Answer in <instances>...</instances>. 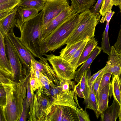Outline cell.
<instances>
[{
  "label": "cell",
  "mask_w": 121,
  "mask_h": 121,
  "mask_svg": "<svg viewBox=\"0 0 121 121\" xmlns=\"http://www.w3.org/2000/svg\"><path fill=\"white\" fill-rule=\"evenodd\" d=\"M43 12L20 26L21 36L18 38L21 43L35 56L42 59L46 54L41 30Z\"/></svg>",
  "instance_id": "1"
},
{
  "label": "cell",
  "mask_w": 121,
  "mask_h": 121,
  "mask_svg": "<svg viewBox=\"0 0 121 121\" xmlns=\"http://www.w3.org/2000/svg\"><path fill=\"white\" fill-rule=\"evenodd\" d=\"M80 19L79 14L73 13L44 38L43 41L46 53L54 52L65 44Z\"/></svg>",
  "instance_id": "2"
},
{
  "label": "cell",
  "mask_w": 121,
  "mask_h": 121,
  "mask_svg": "<svg viewBox=\"0 0 121 121\" xmlns=\"http://www.w3.org/2000/svg\"><path fill=\"white\" fill-rule=\"evenodd\" d=\"M80 20L73 32L66 41V47L87 38H94L95 27L100 20L99 13L91 12L86 10L79 13Z\"/></svg>",
  "instance_id": "3"
},
{
  "label": "cell",
  "mask_w": 121,
  "mask_h": 121,
  "mask_svg": "<svg viewBox=\"0 0 121 121\" xmlns=\"http://www.w3.org/2000/svg\"><path fill=\"white\" fill-rule=\"evenodd\" d=\"M2 84L6 96V104L3 108L5 121H18L24 99L19 84L10 80L9 83Z\"/></svg>",
  "instance_id": "4"
},
{
  "label": "cell",
  "mask_w": 121,
  "mask_h": 121,
  "mask_svg": "<svg viewBox=\"0 0 121 121\" xmlns=\"http://www.w3.org/2000/svg\"><path fill=\"white\" fill-rule=\"evenodd\" d=\"M39 88L32 94V100L28 111V121H47L46 109L49 101V97L42 93Z\"/></svg>",
  "instance_id": "5"
},
{
  "label": "cell",
  "mask_w": 121,
  "mask_h": 121,
  "mask_svg": "<svg viewBox=\"0 0 121 121\" xmlns=\"http://www.w3.org/2000/svg\"><path fill=\"white\" fill-rule=\"evenodd\" d=\"M5 42L8 60L13 73V81L18 83L25 78L26 72L16 50L7 35L5 37Z\"/></svg>",
  "instance_id": "6"
},
{
  "label": "cell",
  "mask_w": 121,
  "mask_h": 121,
  "mask_svg": "<svg viewBox=\"0 0 121 121\" xmlns=\"http://www.w3.org/2000/svg\"><path fill=\"white\" fill-rule=\"evenodd\" d=\"M52 66L57 79L62 78L72 80L74 79L76 70L69 62L53 54L45 55Z\"/></svg>",
  "instance_id": "7"
},
{
  "label": "cell",
  "mask_w": 121,
  "mask_h": 121,
  "mask_svg": "<svg viewBox=\"0 0 121 121\" xmlns=\"http://www.w3.org/2000/svg\"><path fill=\"white\" fill-rule=\"evenodd\" d=\"M69 5L68 0H47L43 10L42 31Z\"/></svg>",
  "instance_id": "8"
},
{
  "label": "cell",
  "mask_w": 121,
  "mask_h": 121,
  "mask_svg": "<svg viewBox=\"0 0 121 121\" xmlns=\"http://www.w3.org/2000/svg\"><path fill=\"white\" fill-rule=\"evenodd\" d=\"M77 95L75 91V87L73 91L67 92H63L54 96H49V101L46 109L48 117L52 108L56 105L68 106L76 110L78 106H79L77 98Z\"/></svg>",
  "instance_id": "9"
},
{
  "label": "cell",
  "mask_w": 121,
  "mask_h": 121,
  "mask_svg": "<svg viewBox=\"0 0 121 121\" xmlns=\"http://www.w3.org/2000/svg\"><path fill=\"white\" fill-rule=\"evenodd\" d=\"M12 28L7 35L16 50L26 75L31 71V60L35 59V56L21 43L18 37L15 35Z\"/></svg>",
  "instance_id": "10"
},
{
  "label": "cell",
  "mask_w": 121,
  "mask_h": 121,
  "mask_svg": "<svg viewBox=\"0 0 121 121\" xmlns=\"http://www.w3.org/2000/svg\"><path fill=\"white\" fill-rule=\"evenodd\" d=\"M76 13L72 6L69 5L53 19L42 31L44 39L63 22L73 13Z\"/></svg>",
  "instance_id": "11"
},
{
  "label": "cell",
  "mask_w": 121,
  "mask_h": 121,
  "mask_svg": "<svg viewBox=\"0 0 121 121\" xmlns=\"http://www.w3.org/2000/svg\"><path fill=\"white\" fill-rule=\"evenodd\" d=\"M108 60L103 70V74L111 73L115 76L121 74V55L118 54L113 46L111 47Z\"/></svg>",
  "instance_id": "12"
},
{
  "label": "cell",
  "mask_w": 121,
  "mask_h": 121,
  "mask_svg": "<svg viewBox=\"0 0 121 121\" xmlns=\"http://www.w3.org/2000/svg\"><path fill=\"white\" fill-rule=\"evenodd\" d=\"M0 71L9 80L13 81L12 69L6 53L5 37L0 31Z\"/></svg>",
  "instance_id": "13"
},
{
  "label": "cell",
  "mask_w": 121,
  "mask_h": 121,
  "mask_svg": "<svg viewBox=\"0 0 121 121\" xmlns=\"http://www.w3.org/2000/svg\"><path fill=\"white\" fill-rule=\"evenodd\" d=\"M102 121H116L119 117L121 121V105L114 99L112 105L103 111L100 114Z\"/></svg>",
  "instance_id": "14"
},
{
  "label": "cell",
  "mask_w": 121,
  "mask_h": 121,
  "mask_svg": "<svg viewBox=\"0 0 121 121\" xmlns=\"http://www.w3.org/2000/svg\"><path fill=\"white\" fill-rule=\"evenodd\" d=\"M39 12L33 8L17 6V17L15 26H20L32 19L39 13Z\"/></svg>",
  "instance_id": "15"
},
{
  "label": "cell",
  "mask_w": 121,
  "mask_h": 121,
  "mask_svg": "<svg viewBox=\"0 0 121 121\" xmlns=\"http://www.w3.org/2000/svg\"><path fill=\"white\" fill-rule=\"evenodd\" d=\"M17 10V6L11 13L0 20V31L5 37L15 26Z\"/></svg>",
  "instance_id": "16"
},
{
  "label": "cell",
  "mask_w": 121,
  "mask_h": 121,
  "mask_svg": "<svg viewBox=\"0 0 121 121\" xmlns=\"http://www.w3.org/2000/svg\"><path fill=\"white\" fill-rule=\"evenodd\" d=\"M101 50V48L100 47L97 46L95 48L87 59L83 63L82 66L76 71L74 79L75 82H79L84 72L85 71H87V72L89 71L92 63Z\"/></svg>",
  "instance_id": "17"
},
{
  "label": "cell",
  "mask_w": 121,
  "mask_h": 121,
  "mask_svg": "<svg viewBox=\"0 0 121 121\" xmlns=\"http://www.w3.org/2000/svg\"><path fill=\"white\" fill-rule=\"evenodd\" d=\"M111 86V82L104 87L99 93L97 109L95 113L97 118L108 106V96Z\"/></svg>",
  "instance_id": "18"
},
{
  "label": "cell",
  "mask_w": 121,
  "mask_h": 121,
  "mask_svg": "<svg viewBox=\"0 0 121 121\" xmlns=\"http://www.w3.org/2000/svg\"><path fill=\"white\" fill-rule=\"evenodd\" d=\"M112 79L109 95L110 98L113 95L114 99H116L121 105V75H112Z\"/></svg>",
  "instance_id": "19"
},
{
  "label": "cell",
  "mask_w": 121,
  "mask_h": 121,
  "mask_svg": "<svg viewBox=\"0 0 121 121\" xmlns=\"http://www.w3.org/2000/svg\"><path fill=\"white\" fill-rule=\"evenodd\" d=\"M46 58L44 57L40 59L39 61L43 64L41 68L39 71L44 75L47 77L49 79L57 86H60L59 81L52 69L49 65L47 61Z\"/></svg>",
  "instance_id": "20"
},
{
  "label": "cell",
  "mask_w": 121,
  "mask_h": 121,
  "mask_svg": "<svg viewBox=\"0 0 121 121\" xmlns=\"http://www.w3.org/2000/svg\"><path fill=\"white\" fill-rule=\"evenodd\" d=\"M97 44L98 41L94 38L88 41L78 60L77 66V68L86 61Z\"/></svg>",
  "instance_id": "21"
},
{
  "label": "cell",
  "mask_w": 121,
  "mask_h": 121,
  "mask_svg": "<svg viewBox=\"0 0 121 121\" xmlns=\"http://www.w3.org/2000/svg\"><path fill=\"white\" fill-rule=\"evenodd\" d=\"M71 6L77 13L79 14L93 7L96 0H71Z\"/></svg>",
  "instance_id": "22"
},
{
  "label": "cell",
  "mask_w": 121,
  "mask_h": 121,
  "mask_svg": "<svg viewBox=\"0 0 121 121\" xmlns=\"http://www.w3.org/2000/svg\"><path fill=\"white\" fill-rule=\"evenodd\" d=\"M88 38L76 43L68 47H65L60 52L59 56L63 59L69 62L73 55Z\"/></svg>",
  "instance_id": "23"
},
{
  "label": "cell",
  "mask_w": 121,
  "mask_h": 121,
  "mask_svg": "<svg viewBox=\"0 0 121 121\" xmlns=\"http://www.w3.org/2000/svg\"><path fill=\"white\" fill-rule=\"evenodd\" d=\"M62 118V121H79L76 110L68 106H63Z\"/></svg>",
  "instance_id": "24"
},
{
  "label": "cell",
  "mask_w": 121,
  "mask_h": 121,
  "mask_svg": "<svg viewBox=\"0 0 121 121\" xmlns=\"http://www.w3.org/2000/svg\"><path fill=\"white\" fill-rule=\"evenodd\" d=\"M47 0H21L18 5L35 9L39 12L42 10Z\"/></svg>",
  "instance_id": "25"
},
{
  "label": "cell",
  "mask_w": 121,
  "mask_h": 121,
  "mask_svg": "<svg viewBox=\"0 0 121 121\" xmlns=\"http://www.w3.org/2000/svg\"><path fill=\"white\" fill-rule=\"evenodd\" d=\"M90 91L87 98L84 99L86 104V108H88L93 110L95 113L98 108L96 99L94 93L93 84L90 87Z\"/></svg>",
  "instance_id": "26"
},
{
  "label": "cell",
  "mask_w": 121,
  "mask_h": 121,
  "mask_svg": "<svg viewBox=\"0 0 121 121\" xmlns=\"http://www.w3.org/2000/svg\"><path fill=\"white\" fill-rule=\"evenodd\" d=\"M109 22H106V24L104 30L102 34L101 42V49L103 52L109 55L111 50V47L108 35Z\"/></svg>",
  "instance_id": "27"
},
{
  "label": "cell",
  "mask_w": 121,
  "mask_h": 121,
  "mask_svg": "<svg viewBox=\"0 0 121 121\" xmlns=\"http://www.w3.org/2000/svg\"><path fill=\"white\" fill-rule=\"evenodd\" d=\"M63 106L53 107L48 116V121H61Z\"/></svg>",
  "instance_id": "28"
},
{
  "label": "cell",
  "mask_w": 121,
  "mask_h": 121,
  "mask_svg": "<svg viewBox=\"0 0 121 121\" xmlns=\"http://www.w3.org/2000/svg\"><path fill=\"white\" fill-rule=\"evenodd\" d=\"M87 72V71L84 72L79 81L80 88L86 99L87 98L90 91Z\"/></svg>",
  "instance_id": "29"
},
{
  "label": "cell",
  "mask_w": 121,
  "mask_h": 121,
  "mask_svg": "<svg viewBox=\"0 0 121 121\" xmlns=\"http://www.w3.org/2000/svg\"><path fill=\"white\" fill-rule=\"evenodd\" d=\"M90 39H88L75 52L68 62L75 70L77 69V65L82 50L87 42Z\"/></svg>",
  "instance_id": "30"
},
{
  "label": "cell",
  "mask_w": 121,
  "mask_h": 121,
  "mask_svg": "<svg viewBox=\"0 0 121 121\" xmlns=\"http://www.w3.org/2000/svg\"><path fill=\"white\" fill-rule=\"evenodd\" d=\"M58 79L60 82V86L63 92H67L74 89L75 85L74 81L62 78H58Z\"/></svg>",
  "instance_id": "31"
},
{
  "label": "cell",
  "mask_w": 121,
  "mask_h": 121,
  "mask_svg": "<svg viewBox=\"0 0 121 121\" xmlns=\"http://www.w3.org/2000/svg\"><path fill=\"white\" fill-rule=\"evenodd\" d=\"M113 6L112 0H104L99 11L102 17L105 16L107 12L112 11Z\"/></svg>",
  "instance_id": "32"
},
{
  "label": "cell",
  "mask_w": 121,
  "mask_h": 121,
  "mask_svg": "<svg viewBox=\"0 0 121 121\" xmlns=\"http://www.w3.org/2000/svg\"><path fill=\"white\" fill-rule=\"evenodd\" d=\"M21 0H11L0 4V11L17 6Z\"/></svg>",
  "instance_id": "33"
},
{
  "label": "cell",
  "mask_w": 121,
  "mask_h": 121,
  "mask_svg": "<svg viewBox=\"0 0 121 121\" xmlns=\"http://www.w3.org/2000/svg\"><path fill=\"white\" fill-rule=\"evenodd\" d=\"M112 74V73H108L103 75L99 86V93L104 87L111 82L110 79Z\"/></svg>",
  "instance_id": "34"
},
{
  "label": "cell",
  "mask_w": 121,
  "mask_h": 121,
  "mask_svg": "<svg viewBox=\"0 0 121 121\" xmlns=\"http://www.w3.org/2000/svg\"><path fill=\"white\" fill-rule=\"evenodd\" d=\"M31 75L29 80V83L32 95L36 90L39 89V86L33 72L31 69Z\"/></svg>",
  "instance_id": "35"
},
{
  "label": "cell",
  "mask_w": 121,
  "mask_h": 121,
  "mask_svg": "<svg viewBox=\"0 0 121 121\" xmlns=\"http://www.w3.org/2000/svg\"><path fill=\"white\" fill-rule=\"evenodd\" d=\"M76 111L79 121H91L89 115L86 110H84L82 108H77Z\"/></svg>",
  "instance_id": "36"
},
{
  "label": "cell",
  "mask_w": 121,
  "mask_h": 121,
  "mask_svg": "<svg viewBox=\"0 0 121 121\" xmlns=\"http://www.w3.org/2000/svg\"><path fill=\"white\" fill-rule=\"evenodd\" d=\"M50 95L49 96H54L60 93L63 92L60 86L55 84L51 81L50 83Z\"/></svg>",
  "instance_id": "37"
},
{
  "label": "cell",
  "mask_w": 121,
  "mask_h": 121,
  "mask_svg": "<svg viewBox=\"0 0 121 121\" xmlns=\"http://www.w3.org/2000/svg\"><path fill=\"white\" fill-rule=\"evenodd\" d=\"M26 97L23 99L22 109L18 121H26L29 108H28L27 107L26 102Z\"/></svg>",
  "instance_id": "38"
},
{
  "label": "cell",
  "mask_w": 121,
  "mask_h": 121,
  "mask_svg": "<svg viewBox=\"0 0 121 121\" xmlns=\"http://www.w3.org/2000/svg\"><path fill=\"white\" fill-rule=\"evenodd\" d=\"M6 103V96L5 89L2 84H0V105L3 108Z\"/></svg>",
  "instance_id": "39"
},
{
  "label": "cell",
  "mask_w": 121,
  "mask_h": 121,
  "mask_svg": "<svg viewBox=\"0 0 121 121\" xmlns=\"http://www.w3.org/2000/svg\"><path fill=\"white\" fill-rule=\"evenodd\" d=\"M103 75L99 76L93 84V88L94 93L96 99L97 104L99 97V88L100 81Z\"/></svg>",
  "instance_id": "40"
},
{
  "label": "cell",
  "mask_w": 121,
  "mask_h": 121,
  "mask_svg": "<svg viewBox=\"0 0 121 121\" xmlns=\"http://www.w3.org/2000/svg\"><path fill=\"white\" fill-rule=\"evenodd\" d=\"M114 47L118 53L121 55V28L119 31L117 41L114 45Z\"/></svg>",
  "instance_id": "41"
},
{
  "label": "cell",
  "mask_w": 121,
  "mask_h": 121,
  "mask_svg": "<svg viewBox=\"0 0 121 121\" xmlns=\"http://www.w3.org/2000/svg\"><path fill=\"white\" fill-rule=\"evenodd\" d=\"M27 96L26 98V102L27 107L28 108H29L32 98V95L31 91L29 81L27 84Z\"/></svg>",
  "instance_id": "42"
},
{
  "label": "cell",
  "mask_w": 121,
  "mask_h": 121,
  "mask_svg": "<svg viewBox=\"0 0 121 121\" xmlns=\"http://www.w3.org/2000/svg\"><path fill=\"white\" fill-rule=\"evenodd\" d=\"M105 68V67L93 74L92 76H91L89 78H88V83L90 87L94 84L98 77L104 69Z\"/></svg>",
  "instance_id": "43"
},
{
  "label": "cell",
  "mask_w": 121,
  "mask_h": 121,
  "mask_svg": "<svg viewBox=\"0 0 121 121\" xmlns=\"http://www.w3.org/2000/svg\"><path fill=\"white\" fill-rule=\"evenodd\" d=\"M115 13L114 11H108L106 13L104 17H102L99 22L102 23H104L105 21L109 22L112 16Z\"/></svg>",
  "instance_id": "44"
},
{
  "label": "cell",
  "mask_w": 121,
  "mask_h": 121,
  "mask_svg": "<svg viewBox=\"0 0 121 121\" xmlns=\"http://www.w3.org/2000/svg\"><path fill=\"white\" fill-rule=\"evenodd\" d=\"M104 0H98L95 5L92 9L90 10L93 13H99V10Z\"/></svg>",
  "instance_id": "45"
},
{
  "label": "cell",
  "mask_w": 121,
  "mask_h": 121,
  "mask_svg": "<svg viewBox=\"0 0 121 121\" xmlns=\"http://www.w3.org/2000/svg\"><path fill=\"white\" fill-rule=\"evenodd\" d=\"M16 7H12L9 9L0 11V20L11 13Z\"/></svg>",
  "instance_id": "46"
},
{
  "label": "cell",
  "mask_w": 121,
  "mask_h": 121,
  "mask_svg": "<svg viewBox=\"0 0 121 121\" xmlns=\"http://www.w3.org/2000/svg\"><path fill=\"white\" fill-rule=\"evenodd\" d=\"M75 91L78 97L81 98H84V99H86L80 88L79 82L77 85H75Z\"/></svg>",
  "instance_id": "47"
},
{
  "label": "cell",
  "mask_w": 121,
  "mask_h": 121,
  "mask_svg": "<svg viewBox=\"0 0 121 121\" xmlns=\"http://www.w3.org/2000/svg\"><path fill=\"white\" fill-rule=\"evenodd\" d=\"M113 5L116 6H118L120 12L121 9V0H112Z\"/></svg>",
  "instance_id": "48"
},
{
  "label": "cell",
  "mask_w": 121,
  "mask_h": 121,
  "mask_svg": "<svg viewBox=\"0 0 121 121\" xmlns=\"http://www.w3.org/2000/svg\"><path fill=\"white\" fill-rule=\"evenodd\" d=\"M0 121H5L2 107L0 105Z\"/></svg>",
  "instance_id": "49"
},
{
  "label": "cell",
  "mask_w": 121,
  "mask_h": 121,
  "mask_svg": "<svg viewBox=\"0 0 121 121\" xmlns=\"http://www.w3.org/2000/svg\"><path fill=\"white\" fill-rule=\"evenodd\" d=\"M7 79L3 75L0 71V81L2 83H5Z\"/></svg>",
  "instance_id": "50"
},
{
  "label": "cell",
  "mask_w": 121,
  "mask_h": 121,
  "mask_svg": "<svg viewBox=\"0 0 121 121\" xmlns=\"http://www.w3.org/2000/svg\"><path fill=\"white\" fill-rule=\"evenodd\" d=\"M11 0H0V4L3 3L5 2Z\"/></svg>",
  "instance_id": "51"
},
{
  "label": "cell",
  "mask_w": 121,
  "mask_h": 121,
  "mask_svg": "<svg viewBox=\"0 0 121 121\" xmlns=\"http://www.w3.org/2000/svg\"><path fill=\"white\" fill-rule=\"evenodd\" d=\"M2 84L1 83H0V84Z\"/></svg>",
  "instance_id": "52"
},
{
  "label": "cell",
  "mask_w": 121,
  "mask_h": 121,
  "mask_svg": "<svg viewBox=\"0 0 121 121\" xmlns=\"http://www.w3.org/2000/svg\"><path fill=\"white\" fill-rule=\"evenodd\" d=\"M0 83H1L0 81Z\"/></svg>",
  "instance_id": "53"
}]
</instances>
